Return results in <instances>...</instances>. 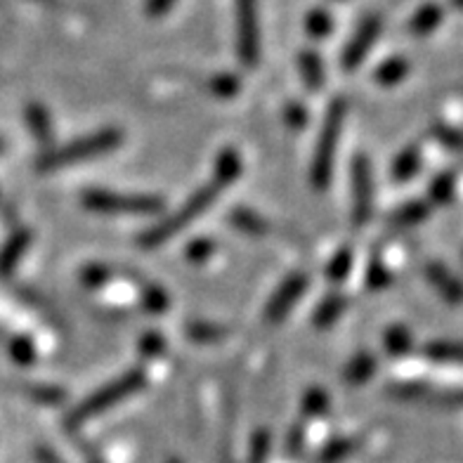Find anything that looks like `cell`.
<instances>
[{
  "label": "cell",
  "mask_w": 463,
  "mask_h": 463,
  "mask_svg": "<svg viewBox=\"0 0 463 463\" xmlns=\"http://www.w3.org/2000/svg\"><path fill=\"white\" fill-rule=\"evenodd\" d=\"M146 383V376L142 369H130L123 376L114 378L111 383H107L104 388L92 392L90 397H86L79 407L73 409L71 414L67 416V428H80L86 420L95 419V416L104 414V411H109L114 409L116 404L123 402V400H128L130 395H135L137 391H142Z\"/></svg>",
  "instance_id": "1"
},
{
  "label": "cell",
  "mask_w": 463,
  "mask_h": 463,
  "mask_svg": "<svg viewBox=\"0 0 463 463\" xmlns=\"http://www.w3.org/2000/svg\"><path fill=\"white\" fill-rule=\"evenodd\" d=\"M222 184L218 183V180H211V183L206 184V187H202L196 194L189 196V202L184 203L180 211H177L175 215H171V218L161 220V222H156L154 227H149V230L145 232L140 237V246L142 249H156V246L165 244L168 239H173L180 230H184L187 225H192L199 215L206 211L211 203L218 199V194L222 192Z\"/></svg>",
  "instance_id": "2"
},
{
  "label": "cell",
  "mask_w": 463,
  "mask_h": 463,
  "mask_svg": "<svg viewBox=\"0 0 463 463\" xmlns=\"http://www.w3.org/2000/svg\"><path fill=\"white\" fill-rule=\"evenodd\" d=\"M121 142V130L102 128L98 130V133L88 135V137H80V140L69 142V145L60 146V149H52V152L43 154L41 161H38V171H57V168H67V165L80 164V161H88L92 159V156L111 152V149H116Z\"/></svg>",
  "instance_id": "3"
},
{
  "label": "cell",
  "mask_w": 463,
  "mask_h": 463,
  "mask_svg": "<svg viewBox=\"0 0 463 463\" xmlns=\"http://www.w3.org/2000/svg\"><path fill=\"white\" fill-rule=\"evenodd\" d=\"M347 116V102L343 98H335L331 102L329 111L324 116L322 133H319L317 149H315V159H312L310 180L315 189H326L331 180V171H334L335 146H338V137H341L343 123Z\"/></svg>",
  "instance_id": "4"
},
{
  "label": "cell",
  "mask_w": 463,
  "mask_h": 463,
  "mask_svg": "<svg viewBox=\"0 0 463 463\" xmlns=\"http://www.w3.org/2000/svg\"><path fill=\"white\" fill-rule=\"evenodd\" d=\"M88 211L107 215H154L164 211V202L149 194H118L107 189H88L80 196Z\"/></svg>",
  "instance_id": "5"
},
{
  "label": "cell",
  "mask_w": 463,
  "mask_h": 463,
  "mask_svg": "<svg viewBox=\"0 0 463 463\" xmlns=\"http://www.w3.org/2000/svg\"><path fill=\"white\" fill-rule=\"evenodd\" d=\"M237 52L241 64L253 69L260 60V29L256 0H237Z\"/></svg>",
  "instance_id": "6"
},
{
  "label": "cell",
  "mask_w": 463,
  "mask_h": 463,
  "mask_svg": "<svg viewBox=\"0 0 463 463\" xmlns=\"http://www.w3.org/2000/svg\"><path fill=\"white\" fill-rule=\"evenodd\" d=\"M373 211V180L372 165L366 156H357L353 164V222L366 225Z\"/></svg>",
  "instance_id": "7"
},
{
  "label": "cell",
  "mask_w": 463,
  "mask_h": 463,
  "mask_svg": "<svg viewBox=\"0 0 463 463\" xmlns=\"http://www.w3.org/2000/svg\"><path fill=\"white\" fill-rule=\"evenodd\" d=\"M388 395L430 407H463V391H433L426 383H395L388 388Z\"/></svg>",
  "instance_id": "8"
},
{
  "label": "cell",
  "mask_w": 463,
  "mask_h": 463,
  "mask_svg": "<svg viewBox=\"0 0 463 463\" xmlns=\"http://www.w3.org/2000/svg\"><path fill=\"white\" fill-rule=\"evenodd\" d=\"M307 288V277L303 272H296L288 279L281 281V287L277 288L275 296L268 300V307H265V322L268 324H279L281 319L287 317L291 307L298 303V298L303 296V291Z\"/></svg>",
  "instance_id": "9"
},
{
  "label": "cell",
  "mask_w": 463,
  "mask_h": 463,
  "mask_svg": "<svg viewBox=\"0 0 463 463\" xmlns=\"http://www.w3.org/2000/svg\"><path fill=\"white\" fill-rule=\"evenodd\" d=\"M378 31H381V19L378 17H366L362 22L360 29L354 31V36L350 38V43L343 50L341 64L345 71H354L364 61V57L372 52V45L376 43Z\"/></svg>",
  "instance_id": "10"
},
{
  "label": "cell",
  "mask_w": 463,
  "mask_h": 463,
  "mask_svg": "<svg viewBox=\"0 0 463 463\" xmlns=\"http://www.w3.org/2000/svg\"><path fill=\"white\" fill-rule=\"evenodd\" d=\"M428 281L438 288V293L447 303H461L463 300V287L457 277L451 275L449 269L442 268V265H428L426 268Z\"/></svg>",
  "instance_id": "11"
},
{
  "label": "cell",
  "mask_w": 463,
  "mask_h": 463,
  "mask_svg": "<svg viewBox=\"0 0 463 463\" xmlns=\"http://www.w3.org/2000/svg\"><path fill=\"white\" fill-rule=\"evenodd\" d=\"M230 222L250 237H269V232H272V225L268 220L249 211V208H234L230 213Z\"/></svg>",
  "instance_id": "12"
},
{
  "label": "cell",
  "mask_w": 463,
  "mask_h": 463,
  "mask_svg": "<svg viewBox=\"0 0 463 463\" xmlns=\"http://www.w3.org/2000/svg\"><path fill=\"white\" fill-rule=\"evenodd\" d=\"M31 244V232H17L10 241L5 244L3 253H0V277L10 275L14 268H17V262L22 260V256L26 253Z\"/></svg>",
  "instance_id": "13"
},
{
  "label": "cell",
  "mask_w": 463,
  "mask_h": 463,
  "mask_svg": "<svg viewBox=\"0 0 463 463\" xmlns=\"http://www.w3.org/2000/svg\"><path fill=\"white\" fill-rule=\"evenodd\" d=\"M373 372H376V360H373V354L360 353L354 354L353 360H350V364L345 366L343 381L350 385H362L373 376Z\"/></svg>",
  "instance_id": "14"
},
{
  "label": "cell",
  "mask_w": 463,
  "mask_h": 463,
  "mask_svg": "<svg viewBox=\"0 0 463 463\" xmlns=\"http://www.w3.org/2000/svg\"><path fill=\"white\" fill-rule=\"evenodd\" d=\"M420 168V149L416 145L407 146L400 156L392 164V177H395L397 183H407L411 177L419 173Z\"/></svg>",
  "instance_id": "15"
},
{
  "label": "cell",
  "mask_w": 463,
  "mask_h": 463,
  "mask_svg": "<svg viewBox=\"0 0 463 463\" xmlns=\"http://www.w3.org/2000/svg\"><path fill=\"white\" fill-rule=\"evenodd\" d=\"M241 173V159H239V154L234 149H225V152L220 154L218 161H215V173L213 180H218L222 187L232 184Z\"/></svg>",
  "instance_id": "16"
},
{
  "label": "cell",
  "mask_w": 463,
  "mask_h": 463,
  "mask_svg": "<svg viewBox=\"0 0 463 463\" xmlns=\"http://www.w3.org/2000/svg\"><path fill=\"white\" fill-rule=\"evenodd\" d=\"M298 69L300 76H303L305 88H310V90H319L324 83V67L319 55L315 52H303L298 60Z\"/></svg>",
  "instance_id": "17"
},
{
  "label": "cell",
  "mask_w": 463,
  "mask_h": 463,
  "mask_svg": "<svg viewBox=\"0 0 463 463\" xmlns=\"http://www.w3.org/2000/svg\"><path fill=\"white\" fill-rule=\"evenodd\" d=\"M360 438H338L319 451V463H338L360 449Z\"/></svg>",
  "instance_id": "18"
},
{
  "label": "cell",
  "mask_w": 463,
  "mask_h": 463,
  "mask_svg": "<svg viewBox=\"0 0 463 463\" xmlns=\"http://www.w3.org/2000/svg\"><path fill=\"white\" fill-rule=\"evenodd\" d=\"M430 213V206L426 202H409L402 208H397L391 215V225L395 227H411L419 225L420 220H426Z\"/></svg>",
  "instance_id": "19"
},
{
  "label": "cell",
  "mask_w": 463,
  "mask_h": 463,
  "mask_svg": "<svg viewBox=\"0 0 463 463\" xmlns=\"http://www.w3.org/2000/svg\"><path fill=\"white\" fill-rule=\"evenodd\" d=\"M26 121H29L31 133L36 135L38 142L52 140V123H50L48 111L41 104H29L26 107Z\"/></svg>",
  "instance_id": "20"
},
{
  "label": "cell",
  "mask_w": 463,
  "mask_h": 463,
  "mask_svg": "<svg viewBox=\"0 0 463 463\" xmlns=\"http://www.w3.org/2000/svg\"><path fill=\"white\" fill-rule=\"evenodd\" d=\"M439 22H442V7L426 5V7H420L419 13L414 14L409 29H411V33H416V36H426V33L438 29Z\"/></svg>",
  "instance_id": "21"
},
{
  "label": "cell",
  "mask_w": 463,
  "mask_h": 463,
  "mask_svg": "<svg viewBox=\"0 0 463 463\" xmlns=\"http://www.w3.org/2000/svg\"><path fill=\"white\" fill-rule=\"evenodd\" d=\"M345 307H347V300L343 298V296H335V293L334 296H329V298L319 305L317 312H315V326H319V329H326V326H331L335 319L341 317Z\"/></svg>",
  "instance_id": "22"
},
{
  "label": "cell",
  "mask_w": 463,
  "mask_h": 463,
  "mask_svg": "<svg viewBox=\"0 0 463 463\" xmlns=\"http://www.w3.org/2000/svg\"><path fill=\"white\" fill-rule=\"evenodd\" d=\"M409 73V61L402 57H392L385 64H381L376 71V80L381 86H397Z\"/></svg>",
  "instance_id": "23"
},
{
  "label": "cell",
  "mask_w": 463,
  "mask_h": 463,
  "mask_svg": "<svg viewBox=\"0 0 463 463\" xmlns=\"http://www.w3.org/2000/svg\"><path fill=\"white\" fill-rule=\"evenodd\" d=\"M227 334H230V329L220 326V324H211V322H194L187 326V335L196 343L222 341Z\"/></svg>",
  "instance_id": "24"
},
{
  "label": "cell",
  "mask_w": 463,
  "mask_h": 463,
  "mask_svg": "<svg viewBox=\"0 0 463 463\" xmlns=\"http://www.w3.org/2000/svg\"><path fill=\"white\" fill-rule=\"evenodd\" d=\"M426 354L439 362H461L463 364V343H428Z\"/></svg>",
  "instance_id": "25"
},
{
  "label": "cell",
  "mask_w": 463,
  "mask_h": 463,
  "mask_svg": "<svg viewBox=\"0 0 463 463\" xmlns=\"http://www.w3.org/2000/svg\"><path fill=\"white\" fill-rule=\"evenodd\" d=\"M383 343L385 350L391 354H404L409 353V347H411V334H409L404 326H391V329L383 334Z\"/></svg>",
  "instance_id": "26"
},
{
  "label": "cell",
  "mask_w": 463,
  "mask_h": 463,
  "mask_svg": "<svg viewBox=\"0 0 463 463\" xmlns=\"http://www.w3.org/2000/svg\"><path fill=\"white\" fill-rule=\"evenodd\" d=\"M350 268H353V250L341 249L331 258V262L326 265V277L331 281H343L347 275H350Z\"/></svg>",
  "instance_id": "27"
},
{
  "label": "cell",
  "mask_w": 463,
  "mask_h": 463,
  "mask_svg": "<svg viewBox=\"0 0 463 463\" xmlns=\"http://www.w3.org/2000/svg\"><path fill=\"white\" fill-rule=\"evenodd\" d=\"M329 409V395L322 391V388H310V391L305 392L303 397V414L307 416V419H312V416H319L324 414Z\"/></svg>",
  "instance_id": "28"
},
{
  "label": "cell",
  "mask_w": 463,
  "mask_h": 463,
  "mask_svg": "<svg viewBox=\"0 0 463 463\" xmlns=\"http://www.w3.org/2000/svg\"><path fill=\"white\" fill-rule=\"evenodd\" d=\"M331 26H334V22H331V17L324 13V10H312V13L307 14V19H305V29H307V33L315 38L329 36Z\"/></svg>",
  "instance_id": "29"
},
{
  "label": "cell",
  "mask_w": 463,
  "mask_h": 463,
  "mask_svg": "<svg viewBox=\"0 0 463 463\" xmlns=\"http://www.w3.org/2000/svg\"><path fill=\"white\" fill-rule=\"evenodd\" d=\"M208 88L213 95L218 98H232V95H237L241 83H239L237 76H232V73H220V76H213V79L208 80Z\"/></svg>",
  "instance_id": "30"
},
{
  "label": "cell",
  "mask_w": 463,
  "mask_h": 463,
  "mask_svg": "<svg viewBox=\"0 0 463 463\" xmlns=\"http://www.w3.org/2000/svg\"><path fill=\"white\" fill-rule=\"evenodd\" d=\"M391 284V272H388V268H385L383 262L378 260V258H373L372 262H369V268H366V287L372 288V291H381L383 287H388Z\"/></svg>",
  "instance_id": "31"
},
{
  "label": "cell",
  "mask_w": 463,
  "mask_h": 463,
  "mask_svg": "<svg viewBox=\"0 0 463 463\" xmlns=\"http://www.w3.org/2000/svg\"><path fill=\"white\" fill-rule=\"evenodd\" d=\"M269 447H272V438H269L268 430H258L253 439H250L249 463H268Z\"/></svg>",
  "instance_id": "32"
},
{
  "label": "cell",
  "mask_w": 463,
  "mask_h": 463,
  "mask_svg": "<svg viewBox=\"0 0 463 463\" xmlns=\"http://www.w3.org/2000/svg\"><path fill=\"white\" fill-rule=\"evenodd\" d=\"M111 277V269L104 268V265H86V268L80 269V281H83V287L88 288H98L102 284H107Z\"/></svg>",
  "instance_id": "33"
},
{
  "label": "cell",
  "mask_w": 463,
  "mask_h": 463,
  "mask_svg": "<svg viewBox=\"0 0 463 463\" xmlns=\"http://www.w3.org/2000/svg\"><path fill=\"white\" fill-rule=\"evenodd\" d=\"M26 392H29L36 402H43V404L64 402V391L57 388V385H29Z\"/></svg>",
  "instance_id": "34"
},
{
  "label": "cell",
  "mask_w": 463,
  "mask_h": 463,
  "mask_svg": "<svg viewBox=\"0 0 463 463\" xmlns=\"http://www.w3.org/2000/svg\"><path fill=\"white\" fill-rule=\"evenodd\" d=\"M10 357H13L17 364L29 366L31 362L36 360V347H33V343H31L29 338H14V341L10 343Z\"/></svg>",
  "instance_id": "35"
},
{
  "label": "cell",
  "mask_w": 463,
  "mask_h": 463,
  "mask_svg": "<svg viewBox=\"0 0 463 463\" xmlns=\"http://www.w3.org/2000/svg\"><path fill=\"white\" fill-rule=\"evenodd\" d=\"M451 196H454V177L449 173L435 177L433 184H430V199L435 203H447Z\"/></svg>",
  "instance_id": "36"
},
{
  "label": "cell",
  "mask_w": 463,
  "mask_h": 463,
  "mask_svg": "<svg viewBox=\"0 0 463 463\" xmlns=\"http://www.w3.org/2000/svg\"><path fill=\"white\" fill-rule=\"evenodd\" d=\"M142 305L146 307V312H164L165 305H168V296L164 293V288L159 287H146L142 293Z\"/></svg>",
  "instance_id": "37"
},
{
  "label": "cell",
  "mask_w": 463,
  "mask_h": 463,
  "mask_svg": "<svg viewBox=\"0 0 463 463\" xmlns=\"http://www.w3.org/2000/svg\"><path fill=\"white\" fill-rule=\"evenodd\" d=\"M213 250L215 244L211 239H194V241L187 246V258L192 262H203L206 258L213 256Z\"/></svg>",
  "instance_id": "38"
},
{
  "label": "cell",
  "mask_w": 463,
  "mask_h": 463,
  "mask_svg": "<svg viewBox=\"0 0 463 463\" xmlns=\"http://www.w3.org/2000/svg\"><path fill=\"white\" fill-rule=\"evenodd\" d=\"M435 135H438V140L442 142V145H447V146H451V149H458V152H463V130L439 126V128L435 130Z\"/></svg>",
  "instance_id": "39"
},
{
  "label": "cell",
  "mask_w": 463,
  "mask_h": 463,
  "mask_svg": "<svg viewBox=\"0 0 463 463\" xmlns=\"http://www.w3.org/2000/svg\"><path fill=\"white\" fill-rule=\"evenodd\" d=\"M140 350L145 354H161L164 353V338L159 334H145L140 338Z\"/></svg>",
  "instance_id": "40"
},
{
  "label": "cell",
  "mask_w": 463,
  "mask_h": 463,
  "mask_svg": "<svg viewBox=\"0 0 463 463\" xmlns=\"http://www.w3.org/2000/svg\"><path fill=\"white\" fill-rule=\"evenodd\" d=\"M303 442H305V426L303 423H298V426L293 428L291 433H288L287 449L291 451V454H298L300 447H303Z\"/></svg>",
  "instance_id": "41"
},
{
  "label": "cell",
  "mask_w": 463,
  "mask_h": 463,
  "mask_svg": "<svg viewBox=\"0 0 463 463\" xmlns=\"http://www.w3.org/2000/svg\"><path fill=\"white\" fill-rule=\"evenodd\" d=\"M287 121L291 123L293 128H300L305 121H307V114H305V109L300 107V104H288L287 109Z\"/></svg>",
  "instance_id": "42"
},
{
  "label": "cell",
  "mask_w": 463,
  "mask_h": 463,
  "mask_svg": "<svg viewBox=\"0 0 463 463\" xmlns=\"http://www.w3.org/2000/svg\"><path fill=\"white\" fill-rule=\"evenodd\" d=\"M175 0H146V13L152 14V17H161L171 10V5Z\"/></svg>",
  "instance_id": "43"
},
{
  "label": "cell",
  "mask_w": 463,
  "mask_h": 463,
  "mask_svg": "<svg viewBox=\"0 0 463 463\" xmlns=\"http://www.w3.org/2000/svg\"><path fill=\"white\" fill-rule=\"evenodd\" d=\"M36 458H38V463H64L60 457H57L55 451L48 449V447H38Z\"/></svg>",
  "instance_id": "44"
},
{
  "label": "cell",
  "mask_w": 463,
  "mask_h": 463,
  "mask_svg": "<svg viewBox=\"0 0 463 463\" xmlns=\"http://www.w3.org/2000/svg\"><path fill=\"white\" fill-rule=\"evenodd\" d=\"M38 3H45V5H57L60 0H38Z\"/></svg>",
  "instance_id": "45"
},
{
  "label": "cell",
  "mask_w": 463,
  "mask_h": 463,
  "mask_svg": "<svg viewBox=\"0 0 463 463\" xmlns=\"http://www.w3.org/2000/svg\"><path fill=\"white\" fill-rule=\"evenodd\" d=\"M451 3H454L457 7H463V0H451Z\"/></svg>",
  "instance_id": "46"
},
{
  "label": "cell",
  "mask_w": 463,
  "mask_h": 463,
  "mask_svg": "<svg viewBox=\"0 0 463 463\" xmlns=\"http://www.w3.org/2000/svg\"><path fill=\"white\" fill-rule=\"evenodd\" d=\"M3 149H5V145H3V140H0V152H3Z\"/></svg>",
  "instance_id": "47"
},
{
  "label": "cell",
  "mask_w": 463,
  "mask_h": 463,
  "mask_svg": "<svg viewBox=\"0 0 463 463\" xmlns=\"http://www.w3.org/2000/svg\"><path fill=\"white\" fill-rule=\"evenodd\" d=\"M168 463H180V461H175V458H173V461H168Z\"/></svg>",
  "instance_id": "48"
}]
</instances>
